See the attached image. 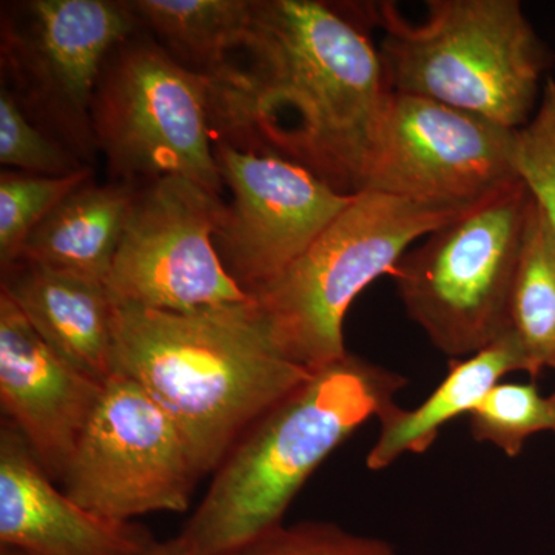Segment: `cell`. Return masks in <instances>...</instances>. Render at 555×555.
<instances>
[{
	"label": "cell",
	"instance_id": "cell-1",
	"mask_svg": "<svg viewBox=\"0 0 555 555\" xmlns=\"http://www.w3.org/2000/svg\"><path fill=\"white\" fill-rule=\"evenodd\" d=\"M374 30V2L250 0L243 35L207 78L215 142L357 193L390 94Z\"/></svg>",
	"mask_w": 555,
	"mask_h": 555
},
{
	"label": "cell",
	"instance_id": "cell-2",
	"mask_svg": "<svg viewBox=\"0 0 555 555\" xmlns=\"http://www.w3.org/2000/svg\"><path fill=\"white\" fill-rule=\"evenodd\" d=\"M115 341L116 375L169 414L203 476L315 375L281 350L254 298L192 313L115 306Z\"/></svg>",
	"mask_w": 555,
	"mask_h": 555
},
{
	"label": "cell",
	"instance_id": "cell-3",
	"mask_svg": "<svg viewBox=\"0 0 555 555\" xmlns=\"http://www.w3.org/2000/svg\"><path fill=\"white\" fill-rule=\"evenodd\" d=\"M406 379L347 353L261 416L230 449L182 539L195 555H222L283 525L318 466L396 404Z\"/></svg>",
	"mask_w": 555,
	"mask_h": 555
},
{
	"label": "cell",
	"instance_id": "cell-4",
	"mask_svg": "<svg viewBox=\"0 0 555 555\" xmlns=\"http://www.w3.org/2000/svg\"><path fill=\"white\" fill-rule=\"evenodd\" d=\"M387 86L520 130L534 116L554 62L518 0H429L412 24L374 2Z\"/></svg>",
	"mask_w": 555,
	"mask_h": 555
},
{
	"label": "cell",
	"instance_id": "cell-5",
	"mask_svg": "<svg viewBox=\"0 0 555 555\" xmlns=\"http://www.w3.org/2000/svg\"><path fill=\"white\" fill-rule=\"evenodd\" d=\"M463 211L375 190L353 193L294 264L251 292L276 345L312 372L345 358L343 327L358 295L392 275L416 241Z\"/></svg>",
	"mask_w": 555,
	"mask_h": 555
},
{
	"label": "cell",
	"instance_id": "cell-6",
	"mask_svg": "<svg viewBox=\"0 0 555 555\" xmlns=\"http://www.w3.org/2000/svg\"><path fill=\"white\" fill-rule=\"evenodd\" d=\"M532 195L516 181L409 248L392 276L408 317L444 356L470 357L509 331Z\"/></svg>",
	"mask_w": 555,
	"mask_h": 555
},
{
	"label": "cell",
	"instance_id": "cell-7",
	"mask_svg": "<svg viewBox=\"0 0 555 555\" xmlns=\"http://www.w3.org/2000/svg\"><path fill=\"white\" fill-rule=\"evenodd\" d=\"M91 129L112 181L139 188L182 177L217 195L224 190L207 78L182 67L145 31L108 54L94 90Z\"/></svg>",
	"mask_w": 555,
	"mask_h": 555
},
{
	"label": "cell",
	"instance_id": "cell-8",
	"mask_svg": "<svg viewBox=\"0 0 555 555\" xmlns=\"http://www.w3.org/2000/svg\"><path fill=\"white\" fill-rule=\"evenodd\" d=\"M0 11L2 87L36 126L93 166L91 104L102 67L141 30L129 3L21 0Z\"/></svg>",
	"mask_w": 555,
	"mask_h": 555
},
{
	"label": "cell",
	"instance_id": "cell-9",
	"mask_svg": "<svg viewBox=\"0 0 555 555\" xmlns=\"http://www.w3.org/2000/svg\"><path fill=\"white\" fill-rule=\"evenodd\" d=\"M225 211L221 195L188 178L139 185L104 283L113 305L192 313L250 301L215 244Z\"/></svg>",
	"mask_w": 555,
	"mask_h": 555
},
{
	"label": "cell",
	"instance_id": "cell-10",
	"mask_svg": "<svg viewBox=\"0 0 555 555\" xmlns=\"http://www.w3.org/2000/svg\"><path fill=\"white\" fill-rule=\"evenodd\" d=\"M517 145L518 130L427 98L390 91L358 192L375 190L466 210L520 181Z\"/></svg>",
	"mask_w": 555,
	"mask_h": 555
},
{
	"label": "cell",
	"instance_id": "cell-11",
	"mask_svg": "<svg viewBox=\"0 0 555 555\" xmlns=\"http://www.w3.org/2000/svg\"><path fill=\"white\" fill-rule=\"evenodd\" d=\"M203 477L173 420L137 382L116 375L62 480L80 506L130 521L150 513H182Z\"/></svg>",
	"mask_w": 555,
	"mask_h": 555
},
{
	"label": "cell",
	"instance_id": "cell-12",
	"mask_svg": "<svg viewBox=\"0 0 555 555\" xmlns=\"http://www.w3.org/2000/svg\"><path fill=\"white\" fill-rule=\"evenodd\" d=\"M215 158L232 192L215 244L229 275L248 295L294 264L353 196L273 153L217 141Z\"/></svg>",
	"mask_w": 555,
	"mask_h": 555
},
{
	"label": "cell",
	"instance_id": "cell-13",
	"mask_svg": "<svg viewBox=\"0 0 555 555\" xmlns=\"http://www.w3.org/2000/svg\"><path fill=\"white\" fill-rule=\"evenodd\" d=\"M105 386L69 366L0 294V404L51 480L62 483Z\"/></svg>",
	"mask_w": 555,
	"mask_h": 555
},
{
	"label": "cell",
	"instance_id": "cell-14",
	"mask_svg": "<svg viewBox=\"0 0 555 555\" xmlns=\"http://www.w3.org/2000/svg\"><path fill=\"white\" fill-rule=\"evenodd\" d=\"M147 529L91 513L56 488L24 437L0 429V546L31 555H147Z\"/></svg>",
	"mask_w": 555,
	"mask_h": 555
},
{
	"label": "cell",
	"instance_id": "cell-15",
	"mask_svg": "<svg viewBox=\"0 0 555 555\" xmlns=\"http://www.w3.org/2000/svg\"><path fill=\"white\" fill-rule=\"evenodd\" d=\"M0 294L69 366L104 386L116 377L115 305L104 283L16 259L2 268Z\"/></svg>",
	"mask_w": 555,
	"mask_h": 555
},
{
	"label": "cell",
	"instance_id": "cell-16",
	"mask_svg": "<svg viewBox=\"0 0 555 555\" xmlns=\"http://www.w3.org/2000/svg\"><path fill=\"white\" fill-rule=\"evenodd\" d=\"M525 372L534 378L531 363L513 331L465 360H452L447 378L415 409L393 404L379 416L377 441L366 459L371 470L392 466L406 454H425L436 443L441 427L469 415L503 377Z\"/></svg>",
	"mask_w": 555,
	"mask_h": 555
},
{
	"label": "cell",
	"instance_id": "cell-17",
	"mask_svg": "<svg viewBox=\"0 0 555 555\" xmlns=\"http://www.w3.org/2000/svg\"><path fill=\"white\" fill-rule=\"evenodd\" d=\"M134 195L137 188L126 182L90 179L36 225L17 259L105 283Z\"/></svg>",
	"mask_w": 555,
	"mask_h": 555
},
{
	"label": "cell",
	"instance_id": "cell-18",
	"mask_svg": "<svg viewBox=\"0 0 555 555\" xmlns=\"http://www.w3.org/2000/svg\"><path fill=\"white\" fill-rule=\"evenodd\" d=\"M139 28L182 67L208 78L233 49L250 0H127Z\"/></svg>",
	"mask_w": 555,
	"mask_h": 555
},
{
	"label": "cell",
	"instance_id": "cell-19",
	"mask_svg": "<svg viewBox=\"0 0 555 555\" xmlns=\"http://www.w3.org/2000/svg\"><path fill=\"white\" fill-rule=\"evenodd\" d=\"M509 328L524 347L534 378L555 369V232L535 201L511 291Z\"/></svg>",
	"mask_w": 555,
	"mask_h": 555
},
{
	"label": "cell",
	"instance_id": "cell-20",
	"mask_svg": "<svg viewBox=\"0 0 555 555\" xmlns=\"http://www.w3.org/2000/svg\"><path fill=\"white\" fill-rule=\"evenodd\" d=\"M469 426L478 443L494 444L516 459L529 437L555 434V392L545 397L534 383L500 382L470 412Z\"/></svg>",
	"mask_w": 555,
	"mask_h": 555
},
{
	"label": "cell",
	"instance_id": "cell-21",
	"mask_svg": "<svg viewBox=\"0 0 555 555\" xmlns=\"http://www.w3.org/2000/svg\"><path fill=\"white\" fill-rule=\"evenodd\" d=\"M93 179V167L67 177L0 171V269L21 257L28 235L61 201Z\"/></svg>",
	"mask_w": 555,
	"mask_h": 555
},
{
	"label": "cell",
	"instance_id": "cell-22",
	"mask_svg": "<svg viewBox=\"0 0 555 555\" xmlns=\"http://www.w3.org/2000/svg\"><path fill=\"white\" fill-rule=\"evenodd\" d=\"M0 164L46 177H67L93 167L36 126L5 87H0Z\"/></svg>",
	"mask_w": 555,
	"mask_h": 555
},
{
	"label": "cell",
	"instance_id": "cell-23",
	"mask_svg": "<svg viewBox=\"0 0 555 555\" xmlns=\"http://www.w3.org/2000/svg\"><path fill=\"white\" fill-rule=\"evenodd\" d=\"M222 555H397L389 542L352 534L337 525L306 521L276 526Z\"/></svg>",
	"mask_w": 555,
	"mask_h": 555
},
{
	"label": "cell",
	"instance_id": "cell-24",
	"mask_svg": "<svg viewBox=\"0 0 555 555\" xmlns=\"http://www.w3.org/2000/svg\"><path fill=\"white\" fill-rule=\"evenodd\" d=\"M517 170L555 232V78H547L534 116L518 130Z\"/></svg>",
	"mask_w": 555,
	"mask_h": 555
},
{
	"label": "cell",
	"instance_id": "cell-25",
	"mask_svg": "<svg viewBox=\"0 0 555 555\" xmlns=\"http://www.w3.org/2000/svg\"><path fill=\"white\" fill-rule=\"evenodd\" d=\"M147 555H195V553H193L189 543L181 535H178L177 539L156 543Z\"/></svg>",
	"mask_w": 555,
	"mask_h": 555
},
{
	"label": "cell",
	"instance_id": "cell-26",
	"mask_svg": "<svg viewBox=\"0 0 555 555\" xmlns=\"http://www.w3.org/2000/svg\"><path fill=\"white\" fill-rule=\"evenodd\" d=\"M0 555H31V554L24 553V551H21V550H14V547L0 546Z\"/></svg>",
	"mask_w": 555,
	"mask_h": 555
}]
</instances>
